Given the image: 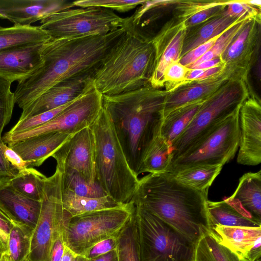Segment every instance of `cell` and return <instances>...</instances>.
I'll use <instances>...</instances> for the list:
<instances>
[{
    "instance_id": "1",
    "label": "cell",
    "mask_w": 261,
    "mask_h": 261,
    "mask_svg": "<svg viewBox=\"0 0 261 261\" xmlns=\"http://www.w3.org/2000/svg\"><path fill=\"white\" fill-rule=\"evenodd\" d=\"M124 30L105 35L74 39H51L42 51L43 64L30 76L18 83L15 104L23 109L57 83L94 72Z\"/></svg>"
},
{
    "instance_id": "2",
    "label": "cell",
    "mask_w": 261,
    "mask_h": 261,
    "mask_svg": "<svg viewBox=\"0 0 261 261\" xmlns=\"http://www.w3.org/2000/svg\"><path fill=\"white\" fill-rule=\"evenodd\" d=\"M208 191L186 187L168 173H149L140 179L130 202L157 216L196 245L212 232Z\"/></svg>"
},
{
    "instance_id": "3",
    "label": "cell",
    "mask_w": 261,
    "mask_h": 261,
    "mask_svg": "<svg viewBox=\"0 0 261 261\" xmlns=\"http://www.w3.org/2000/svg\"><path fill=\"white\" fill-rule=\"evenodd\" d=\"M167 91L150 86L114 95H102L107 113L128 165L138 175L144 156L160 136Z\"/></svg>"
},
{
    "instance_id": "4",
    "label": "cell",
    "mask_w": 261,
    "mask_h": 261,
    "mask_svg": "<svg viewBox=\"0 0 261 261\" xmlns=\"http://www.w3.org/2000/svg\"><path fill=\"white\" fill-rule=\"evenodd\" d=\"M154 59L151 40L124 30L94 72L93 84L106 95L150 86Z\"/></svg>"
},
{
    "instance_id": "5",
    "label": "cell",
    "mask_w": 261,
    "mask_h": 261,
    "mask_svg": "<svg viewBox=\"0 0 261 261\" xmlns=\"http://www.w3.org/2000/svg\"><path fill=\"white\" fill-rule=\"evenodd\" d=\"M90 127L95 144L96 183L117 203L129 202L138 185V176L129 167L110 119L102 107Z\"/></svg>"
},
{
    "instance_id": "6",
    "label": "cell",
    "mask_w": 261,
    "mask_h": 261,
    "mask_svg": "<svg viewBox=\"0 0 261 261\" xmlns=\"http://www.w3.org/2000/svg\"><path fill=\"white\" fill-rule=\"evenodd\" d=\"M134 206L140 261H195V244L157 216Z\"/></svg>"
},
{
    "instance_id": "7",
    "label": "cell",
    "mask_w": 261,
    "mask_h": 261,
    "mask_svg": "<svg viewBox=\"0 0 261 261\" xmlns=\"http://www.w3.org/2000/svg\"><path fill=\"white\" fill-rule=\"evenodd\" d=\"M132 202L72 216L64 209L63 236L65 246L82 255L96 243L117 236L134 211Z\"/></svg>"
},
{
    "instance_id": "8",
    "label": "cell",
    "mask_w": 261,
    "mask_h": 261,
    "mask_svg": "<svg viewBox=\"0 0 261 261\" xmlns=\"http://www.w3.org/2000/svg\"><path fill=\"white\" fill-rule=\"evenodd\" d=\"M241 106L173 159L168 173L201 165L223 166L232 160L239 147Z\"/></svg>"
},
{
    "instance_id": "9",
    "label": "cell",
    "mask_w": 261,
    "mask_h": 261,
    "mask_svg": "<svg viewBox=\"0 0 261 261\" xmlns=\"http://www.w3.org/2000/svg\"><path fill=\"white\" fill-rule=\"evenodd\" d=\"M248 96L246 80L230 79L203 103L186 129L173 142L172 160L197 138L231 114Z\"/></svg>"
},
{
    "instance_id": "10",
    "label": "cell",
    "mask_w": 261,
    "mask_h": 261,
    "mask_svg": "<svg viewBox=\"0 0 261 261\" xmlns=\"http://www.w3.org/2000/svg\"><path fill=\"white\" fill-rule=\"evenodd\" d=\"M124 18L111 10L98 7L69 9L40 21V27L53 39L105 35L123 26Z\"/></svg>"
},
{
    "instance_id": "11",
    "label": "cell",
    "mask_w": 261,
    "mask_h": 261,
    "mask_svg": "<svg viewBox=\"0 0 261 261\" xmlns=\"http://www.w3.org/2000/svg\"><path fill=\"white\" fill-rule=\"evenodd\" d=\"M102 97L93 83L82 95L47 122L24 132L4 135L2 139L9 145L53 132L73 135L89 127L95 120L102 109Z\"/></svg>"
},
{
    "instance_id": "12",
    "label": "cell",
    "mask_w": 261,
    "mask_h": 261,
    "mask_svg": "<svg viewBox=\"0 0 261 261\" xmlns=\"http://www.w3.org/2000/svg\"><path fill=\"white\" fill-rule=\"evenodd\" d=\"M56 168L46 181L40 213L31 236L27 261H50L54 229L64 211L61 199V172Z\"/></svg>"
},
{
    "instance_id": "13",
    "label": "cell",
    "mask_w": 261,
    "mask_h": 261,
    "mask_svg": "<svg viewBox=\"0 0 261 261\" xmlns=\"http://www.w3.org/2000/svg\"><path fill=\"white\" fill-rule=\"evenodd\" d=\"M51 157L60 170L75 172L88 183H96L95 144L90 126L73 135Z\"/></svg>"
},
{
    "instance_id": "14",
    "label": "cell",
    "mask_w": 261,
    "mask_h": 261,
    "mask_svg": "<svg viewBox=\"0 0 261 261\" xmlns=\"http://www.w3.org/2000/svg\"><path fill=\"white\" fill-rule=\"evenodd\" d=\"M187 31L184 22L170 21L152 38L154 49L153 69L149 80L152 87L163 86L166 68L179 61Z\"/></svg>"
},
{
    "instance_id": "15",
    "label": "cell",
    "mask_w": 261,
    "mask_h": 261,
    "mask_svg": "<svg viewBox=\"0 0 261 261\" xmlns=\"http://www.w3.org/2000/svg\"><path fill=\"white\" fill-rule=\"evenodd\" d=\"M240 143L237 162L255 166L261 162L260 101L249 96L240 109Z\"/></svg>"
},
{
    "instance_id": "16",
    "label": "cell",
    "mask_w": 261,
    "mask_h": 261,
    "mask_svg": "<svg viewBox=\"0 0 261 261\" xmlns=\"http://www.w3.org/2000/svg\"><path fill=\"white\" fill-rule=\"evenodd\" d=\"M94 72L79 75L55 85L22 109L18 121L70 103L82 95L93 83Z\"/></svg>"
},
{
    "instance_id": "17",
    "label": "cell",
    "mask_w": 261,
    "mask_h": 261,
    "mask_svg": "<svg viewBox=\"0 0 261 261\" xmlns=\"http://www.w3.org/2000/svg\"><path fill=\"white\" fill-rule=\"evenodd\" d=\"M49 41L0 50V76L12 83L28 78L42 65V51Z\"/></svg>"
},
{
    "instance_id": "18",
    "label": "cell",
    "mask_w": 261,
    "mask_h": 261,
    "mask_svg": "<svg viewBox=\"0 0 261 261\" xmlns=\"http://www.w3.org/2000/svg\"><path fill=\"white\" fill-rule=\"evenodd\" d=\"M74 7L67 0H0V19L14 25H32L47 16Z\"/></svg>"
},
{
    "instance_id": "19",
    "label": "cell",
    "mask_w": 261,
    "mask_h": 261,
    "mask_svg": "<svg viewBox=\"0 0 261 261\" xmlns=\"http://www.w3.org/2000/svg\"><path fill=\"white\" fill-rule=\"evenodd\" d=\"M232 78L234 77L225 69L219 74L207 79L185 82L166 90L163 117L179 108L207 99Z\"/></svg>"
},
{
    "instance_id": "20",
    "label": "cell",
    "mask_w": 261,
    "mask_h": 261,
    "mask_svg": "<svg viewBox=\"0 0 261 261\" xmlns=\"http://www.w3.org/2000/svg\"><path fill=\"white\" fill-rule=\"evenodd\" d=\"M0 207L16 225L32 234L39 217L41 201L24 196L12 186L9 177H2Z\"/></svg>"
},
{
    "instance_id": "21",
    "label": "cell",
    "mask_w": 261,
    "mask_h": 261,
    "mask_svg": "<svg viewBox=\"0 0 261 261\" xmlns=\"http://www.w3.org/2000/svg\"><path fill=\"white\" fill-rule=\"evenodd\" d=\"M260 21L251 19L241 30L220 58L225 69L235 77L246 79Z\"/></svg>"
},
{
    "instance_id": "22",
    "label": "cell",
    "mask_w": 261,
    "mask_h": 261,
    "mask_svg": "<svg viewBox=\"0 0 261 261\" xmlns=\"http://www.w3.org/2000/svg\"><path fill=\"white\" fill-rule=\"evenodd\" d=\"M72 135L60 132L46 133L9 144L8 146L28 163L29 168H34L41 166Z\"/></svg>"
},
{
    "instance_id": "23",
    "label": "cell",
    "mask_w": 261,
    "mask_h": 261,
    "mask_svg": "<svg viewBox=\"0 0 261 261\" xmlns=\"http://www.w3.org/2000/svg\"><path fill=\"white\" fill-rule=\"evenodd\" d=\"M223 200L244 216L261 223V171L243 174L234 193Z\"/></svg>"
},
{
    "instance_id": "24",
    "label": "cell",
    "mask_w": 261,
    "mask_h": 261,
    "mask_svg": "<svg viewBox=\"0 0 261 261\" xmlns=\"http://www.w3.org/2000/svg\"><path fill=\"white\" fill-rule=\"evenodd\" d=\"M213 230L223 245L246 259L256 241L261 237V227L216 225Z\"/></svg>"
},
{
    "instance_id": "25",
    "label": "cell",
    "mask_w": 261,
    "mask_h": 261,
    "mask_svg": "<svg viewBox=\"0 0 261 261\" xmlns=\"http://www.w3.org/2000/svg\"><path fill=\"white\" fill-rule=\"evenodd\" d=\"M239 19L226 15L223 11L204 22L198 28L187 32L180 58L196 47L218 37Z\"/></svg>"
},
{
    "instance_id": "26",
    "label": "cell",
    "mask_w": 261,
    "mask_h": 261,
    "mask_svg": "<svg viewBox=\"0 0 261 261\" xmlns=\"http://www.w3.org/2000/svg\"><path fill=\"white\" fill-rule=\"evenodd\" d=\"M206 99L182 107L166 115L163 118L160 136L172 146L173 142L186 129Z\"/></svg>"
},
{
    "instance_id": "27",
    "label": "cell",
    "mask_w": 261,
    "mask_h": 261,
    "mask_svg": "<svg viewBox=\"0 0 261 261\" xmlns=\"http://www.w3.org/2000/svg\"><path fill=\"white\" fill-rule=\"evenodd\" d=\"M221 165H201L168 173L174 179L191 189L204 191L208 190L220 174Z\"/></svg>"
},
{
    "instance_id": "28",
    "label": "cell",
    "mask_w": 261,
    "mask_h": 261,
    "mask_svg": "<svg viewBox=\"0 0 261 261\" xmlns=\"http://www.w3.org/2000/svg\"><path fill=\"white\" fill-rule=\"evenodd\" d=\"M50 36L40 26L0 25V50L18 45L48 41Z\"/></svg>"
},
{
    "instance_id": "29",
    "label": "cell",
    "mask_w": 261,
    "mask_h": 261,
    "mask_svg": "<svg viewBox=\"0 0 261 261\" xmlns=\"http://www.w3.org/2000/svg\"><path fill=\"white\" fill-rule=\"evenodd\" d=\"M172 158V146L159 136L146 153L138 175L145 172L151 174L168 173Z\"/></svg>"
},
{
    "instance_id": "30",
    "label": "cell",
    "mask_w": 261,
    "mask_h": 261,
    "mask_svg": "<svg viewBox=\"0 0 261 261\" xmlns=\"http://www.w3.org/2000/svg\"><path fill=\"white\" fill-rule=\"evenodd\" d=\"M61 199L63 208L72 216L122 204L108 195L94 198L81 196L63 189L62 187Z\"/></svg>"
},
{
    "instance_id": "31",
    "label": "cell",
    "mask_w": 261,
    "mask_h": 261,
    "mask_svg": "<svg viewBox=\"0 0 261 261\" xmlns=\"http://www.w3.org/2000/svg\"><path fill=\"white\" fill-rule=\"evenodd\" d=\"M195 261H248L223 245L213 231L203 236L195 248Z\"/></svg>"
},
{
    "instance_id": "32",
    "label": "cell",
    "mask_w": 261,
    "mask_h": 261,
    "mask_svg": "<svg viewBox=\"0 0 261 261\" xmlns=\"http://www.w3.org/2000/svg\"><path fill=\"white\" fill-rule=\"evenodd\" d=\"M207 209L213 228L216 225L261 227V223L247 218L225 202L208 200Z\"/></svg>"
},
{
    "instance_id": "33",
    "label": "cell",
    "mask_w": 261,
    "mask_h": 261,
    "mask_svg": "<svg viewBox=\"0 0 261 261\" xmlns=\"http://www.w3.org/2000/svg\"><path fill=\"white\" fill-rule=\"evenodd\" d=\"M47 177L34 168H28L18 171L9 178L12 186L24 196L41 201Z\"/></svg>"
},
{
    "instance_id": "34",
    "label": "cell",
    "mask_w": 261,
    "mask_h": 261,
    "mask_svg": "<svg viewBox=\"0 0 261 261\" xmlns=\"http://www.w3.org/2000/svg\"><path fill=\"white\" fill-rule=\"evenodd\" d=\"M118 240L116 248L118 261H140L137 230L134 212L119 233Z\"/></svg>"
},
{
    "instance_id": "35",
    "label": "cell",
    "mask_w": 261,
    "mask_h": 261,
    "mask_svg": "<svg viewBox=\"0 0 261 261\" xmlns=\"http://www.w3.org/2000/svg\"><path fill=\"white\" fill-rule=\"evenodd\" d=\"M60 171L61 187L63 189L81 196L94 198L107 195L98 184L88 183L75 172L61 170Z\"/></svg>"
},
{
    "instance_id": "36",
    "label": "cell",
    "mask_w": 261,
    "mask_h": 261,
    "mask_svg": "<svg viewBox=\"0 0 261 261\" xmlns=\"http://www.w3.org/2000/svg\"><path fill=\"white\" fill-rule=\"evenodd\" d=\"M251 19L252 18H244L238 20L220 34L212 47L200 58L190 65L188 68L191 69L203 62L220 57L237 35Z\"/></svg>"
},
{
    "instance_id": "37",
    "label": "cell",
    "mask_w": 261,
    "mask_h": 261,
    "mask_svg": "<svg viewBox=\"0 0 261 261\" xmlns=\"http://www.w3.org/2000/svg\"><path fill=\"white\" fill-rule=\"evenodd\" d=\"M32 235L15 225L9 236L6 254L9 261H27Z\"/></svg>"
},
{
    "instance_id": "38",
    "label": "cell",
    "mask_w": 261,
    "mask_h": 261,
    "mask_svg": "<svg viewBox=\"0 0 261 261\" xmlns=\"http://www.w3.org/2000/svg\"><path fill=\"white\" fill-rule=\"evenodd\" d=\"M12 83L0 76V137L11 119L15 104L14 94L11 89Z\"/></svg>"
},
{
    "instance_id": "39",
    "label": "cell",
    "mask_w": 261,
    "mask_h": 261,
    "mask_svg": "<svg viewBox=\"0 0 261 261\" xmlns=\"http://www.w3.org/2000/svg\"><path fill=\"white\" fill-rule=\"evenodd\" d=\"M72 102L56 109L30 117L24 120L18 121L13 127L4 135L10 136L38 127L54 118Z\"/></svg>"
},
{
    "instance_id": "40",
    "label": "cell",
    "mask_w": 261,
    "mask_h": 261,
    "mask_svg": "<svg viewBox=\"0 0 261 261\" xmlns=\"http://www.w3.org/2000/svg\"><path fill=\"white\" fill-rule=\"evenodd\" d=\"M146 1L125 0H82L73 2L74 6L81 8L98 7L114 10L120 12L129 11Z\"/></svg>"
},
{
    "instance_id": "41",
    "label": "cell",
    "mask_w": 261,
    "mask_h": 261,
    "mask_svg": "<svg viewBox=\"0 0 261 261\" xmlns=\"http://www.w3.org/2000/svg\"><path fill=\"white\" fill-rule=\"evenodd\" d=\"M224 13L237 19L250 18L259 21L260 20V10L249 4L247 1H227Z\"/></svg>"
},
{
    "instance_id": "42",
    "label": "cell",
    "mask_w": 261,
    "mask_h": 261,
    "mask_svg": "<svg viewBox=\"0 0 261 261\" xmlns=\"http://www.w3.org/2000/svg\"><path fill=\"white\" fill-rule=\"evenodd\" d=\"M220 1H177L175 8V16L179 22L186 19L199 11L213 6Z\"/></svg>"
},
{
    "instance_id": "43",
    "label": "cell",
    "mask_w": 261,
    "mask_h": 261,
    "mask_svg": "<svg viewBox=\"0 0 261 261\" xmlns=\"http://www.w3.org/2000/svg\"><path fill=\"white\" fill-rule=\"evenodd\" d=\"M227 2L220 1L218 4L203 9L183 21L187 30L220 14L225 10Z\"/></svg>"
},
{
    "instance_id": "44",
    "label": "cell",
    "mask_w": 261,
    "mask_h": 261,
    "mask_svg": "<svg viewBox=\"0 0 261 261\" xmlns=\"http://www.w3.org/2000/svg\"><path fill=\"white\" fill-rule=\"evenodd\" d=\"M189 68L181 64L179 61L170 64L166 69L164 75V85L168 86V91L182 84Z\"/></svg>"
},
{
    "instance_id": "45",
    "label": "cell",
    "mask_w": 261,
    "mask_h": 261,
    "mask_svg": "<svg viewBox=\"0 0 261 261\" xmlns=\"http://www.w3.org/2000/svg\"><path fill=\"white\" fill-rule=\"evenodd\" d=\"M64 212L55 226L50 252V261H60L65 250V245L63 236Z\"/></svg>"
},
{
    "instance_id": "46",
    "label": "cell",
    "mask_w": 261,
    "mask_h": 261,
    "mask_svg": "<svg viewBox=\"0 0 261 261\" xmlns=\"http://www.w3.org/2000/svg\"><path fill=\"white\" fill-rule=\"evenodd\" d=\"M118 235L98 242L86 251L82 256L88 259H92L116 249L118 242Z\"/></svg>"
},
{
    "instance_id": "47",
    "label": "cell",
    "mask_w": 261,
    "mask_h": 261,
    "mask_svg": "<svg viewBox=\"0 0 261 261\" xmlns=\"http://www.w3.org/2000/svg\"><path fill=\"white\" fill-rule=\"evenodd\" d=\"M218 37L210 40L188 51L180 58L179 62L188 68L200 58L212 47Z\"/></svg>"
},
{
    "instance_id": "48",
    "label": "cell",
    "mask_w": 261,
    "mask_h": 261,
    "mask_svg": "<svg viewBox=\"0 0 261 261\" xmlns=\"http://www.w3.org/2000/svg\"><path fill=\"white\" fill-rule=\"evenodd\" d=\"M0 149L5 159L17 172L29 168L28 163L16 151L7 145L2 137H0Z\"/></svg>"
},
{
    "instance_id": "49",
    "label": "cell",
    "mask_w": 261,
    "mask_h": 261,
    "mask_svg": "<svg viewBox=\"0 0 261 261\" xmlns=\"http://www.w3.org/2000/svg\"><path fill=\"white\" fill-rule=\"evenodd\" d=\"M225 69L224 64L207 69H189L186 75L185 81L191 82L204 80L219 74Z\"/></svg>"
},
{
    "instance_id": "50",
    "label": "cell",
    "mask_w": 261,
    "mask_h": 261,
    "mask_svg": "<svg viewBox=\"0 0 261 261\" xmlns=\"http://www.w3.org/2000/svg\"><path fill=\"white\" fill-rule=\"evenodd\" d=\"M15 225L16 224L13 221L0 207V238L6 248L9 234Z\"/></svg>"
},
{
    "instance_id": "51",
    "label": "cell",
    "mask_w": 261,
    "mask_h": 261,
    "mask_svg": "<svg viewBox=\"0 0 261 261\" xmlns=\"http://www.w3.org/2000/svg\"><path fill=\"white\" fill-rule=\"evenodd\" d=\"M17 173L16 170L5 159L0 149V178H11Z\"/></svg>"
},
{
    "instance_id": "52",
    "label": "cell",
    "mask_w": 261,
    "mask_h": 261,
    "mask_svg": "<svg viewBox=\"0 0 261 261\" xmlns=\"http://www.w3.org/2000/svg\"><path fill=\"white\" fill-rule=\"evenodd\" d=\"M261 257V237L255 242L253 247L249 252L247 259L248 261H255Z\"/></svg>"
},
{
    "instance_id": "53",
    "label": "cell",
    "mask_w": 261,
    "mask_h": 261,
    "mask_svg": "<svg viewBox=\"0 0 261 261\" xmlns=\"http://www.w3.org/2000/svg\"><path fill=\"white\" fill-rule=\"evenodd\" d=\"M224 64L220 57L203 62L192 69H207Z\"/></svg>"
},
{
    "instance_id": "54",
    "label": "cell",
    "mask_w": 261,
    "mask_h": 261,
    "mask_svg": "<svg viewBox=\"0 0 261 261\" xmlns=\"http://www.w3.org/2000/svg\"><path fill=\"white\" fill-rule=\"evenodd\" d=\"M86 261H118L117 250L115 249L92 259H86Z\"/></svg>"
},
{
    "instance_id": "55",
    "label": "cell",
    "mask_w": 261,
    "mask_h": 261,
    "mask_svg": "<svg viewBox=\"0 0 261 261\" xmlns=\"http://www.w3.org/2000/svg\"><path fill=\"white\" fill-rule=\"evenodd\" d=\"M75 255L76 254L65 246L63 255L60 261H72Z\"/></svg>"
},
{
    "instance_id": "56",
    "label": "cell",
    "mask_w": 261,
    "mask_h": 261,
    "mask_svg": "<svg viewBox=\"0 0 261 261\" xmlns=\"http://www.w3.org/2000/svg\"><path fill=\"white\" fill-rule=\"evenodd\" d=\"M7 248L6 246L5 245L4 242L2 240V239L0 238V260L3 256V255L7 252Z\"/></svg>"
},
{
    "instance_id": "57",
    "label": "cell",
    "mask_w": 261,
    "mask_h": 261,
    "mask_svg": "<svg viewBox=\"0 0 261 261\" xmlns=\"http://www.w3.org/2000/svg\"><path fill=\"white\" fill-rule=\"evenodd\" d=\"M86 258L82 255H76L72 261H86Z\"/></svg>"
},
{
    "instance_id": "58",
    "label": "cell",
    "mask_w": 261,
    "mask_h": 261,
    "mask_svg": "<svg viewBox=\"0 0 261 261\" xmlns=\"http://www.w3.org/2000/svg\"><path fill=\"white\" fill-rule=\"evenodd\" d=\"M0 261H9L6 254V252L3 255Z\"/></svg>"
},
{
    "instance_id": "59",
    "label": "cell",
    "mask_w": 261,
    "mask_h": 261,
    "mask_svg": "<svg viewBox=\"0 0 261 261\" xmlns=\"http://www.w3.org/2000/svg\"><path fill=\"white\" fill-rule=\"evenodd\" d=\"M255 261H261L260 257L258 258L257 259H256Z\"/></svg>"
}]
</instances>
